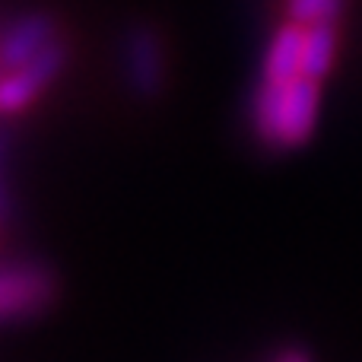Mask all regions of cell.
<instances>
[{
  "label": "cell",
  "mask_w": 362,
  "mask_h": 362,
  "mask_svg": "<svg viewBox=\"0 0 362 362\" xmlns=\"http://www.w3.org/2000/svg\"><path fill=\"white\" fill-rule=\"evenodd\" d=\"M337 57V23H312L305 25L302 42V74L312 80H325Z\"/></svg>",
  "instance_id": "cell-7"
},
{
  "label": "cell",
  "mask_w": 362,
  "mask_h": 362,
  "mask_svg": "<svg viewBox=\"0 0 362 362\" xmlns=\"http://www.w3.org/2000/svg\"><path fill=\"white\" fill-rule=\"evenodd\" d=\"M124 70L127 83L137 95L150 99L165 83V54L163 42L150 25H131L124 32Z\"/></svg>",
  "instance_id": "cell-3"
},
{
  "label": "cell",
  "mask_w": 362,
  "mask_h": 362,
  "mask_svg": "<svg viewBox=\"0 0 362 362\" xmlns=\"http://www.w3.org/2000/svg\"><path fill=\"white\" fill-rule=\"evenodd\" d=\"M280 112H283V83L261 80L255 99H251V124H255V134L267 146H276V137H280Z\"/></svg>",
  "instance_id": "cell-8"
},
{
  "label": "cell",
  "mask_w": 362,
  "mask_h": 362,
  "mask_svg": "<svg viewBox=\"0 0 362 362\" xmlns=\"http://www.w3.org/2000/svg\"><path fill=\"white\" fill-rule=\"evenodd\" d=\"M67 64V45L54 42L38 57L25 61L23 67H13L0 76V115H16L38 99V93L54 83V76Z\"/></svg>",
  "instance_id": "cell-1"
},
{
  "label": "cell",
  "mask_w": 362,
  "mask_h": 362,
  "mask_svg": "<svg viewBox=\"0 0 362 362\" xmlns=\"http://www.w3.org/2000/svg\"><path fill=\"white\" fill-rule=\"evenodd\" d=\"M302 42H305V25L299 23H283L274 32L264 54V70L261 80L267 83H289L302 74Z\"/></svg>",
  "instance_id": "cell-6"
},
{
  "label": "cell",
  "mask_w": 362,
  "mask_h": 362,
  "mask_svg": "<svg viewBox=\"0 0 362 362\" xmlns=\"http://www.w3.org/2000/svg\"><path fill=\"white\" fill-rule=\"evenodd\" d=\"M276 362H308V356H305V353H283Z\"/></svg>",
  "instance_id": "cell-10"
},
{
  "label": "cell",
  "mask_w": 362,
  "mask_h": 362,
  "mask_svg": "<svg viewBox=\"0 0 362 362\" xmlns=\"http://www.w3.org/2000/svg\"><path fill=\"white\" fill-rule=\"evenodd\" d=\"M318 102H321V83L312 76L299 74L296 80L283 83V112H280V150L302 146L312 137L318 124Z\"/></svg>",
  "instance_id": "cell-2"
},
{
  "label": "cell",
  "mask_w": 362,
  "mask_h": 362,
  "mask_svg": "<svg viewBox=\"0 0 362 362\" xmlns=\"http://www.w3.org/2000/svg\"><path fill=\"white\" fill-rule=\"evenodd\" d=\"M346 0H286V16L299 25L337 23Z\"/></svg>",
  "instance_id": "cell-9"
},
{
  "label": "cell",
  "mask_w": 362,
  "mask_h": 362,
  "mask_svg": "<svg viewBox=\"0 0 362 362\" xmlns=\"http://www.w3.org/2000/svg\"><path fill=\"white\" fill-rule=\"evenodd\" d=\"M57 42V23L51 13H25L0 35V70L23 67L25 61L38 57L48 45Z\"/></svg>",
  "instance_id": "cell-4"
},
{
  "label": "cell",
  "mask_w": 362,
  "mask_h": 362,
  "mask_svg": "<svg viewBox=\"0 0 362 362\" xmlns=\"http://www.w3.org/2000/svg\"><path fill=\"white\" fill-rule=\"evenodd\" d=\"M51 299V276L38 267H0V321L29 315Z\"/></svg>",
  "instance_id": "cell-5"
}]
</instances>
